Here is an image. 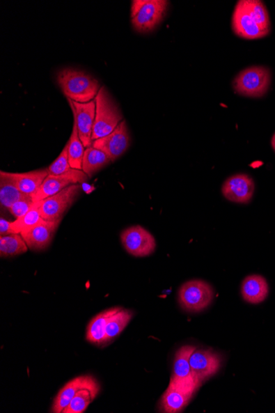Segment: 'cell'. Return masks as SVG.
Masks as SVG:
<instances>
[{
	"label": "cell",
	"instance_id": "cell-16",
	"mask_svg": "<svg viewBox=\"0 0 275 413\" xmlns=\"http://www.w3.org/2000/svg\"><path fill=\"white\" fill-rule=\"evenodd\" d=\"M72 102L76 111L80 140L85 148L92 147L93 125L96 118V101L86 103Z\"/></svg>",
	"mask_w": 275,
	"mask_h": 413
},
{
	"label": "cell",
	"instance_id": "cell-21",
	"mask_svg": "<svg viewBox=\"0 0 275 413\" xmlns=\"http://www.w3.org/2000/svg\"><path fill=\"white\" fill-rule=\"evenodd\" d=\"M28 196H31L24 194L17 187L10 173L0 172V202L3 208L10 209L16 201Z\"/></svg>",
	"mask_w": 275,
	"mask_h": 413
},
{
	"label": "cell",
	"instance_id": "cell-20",
	"mask_svg": "<svg viewBox=\"0 0 275 413\" xmlns=\"http://www.w3.org/2000/svg\"><path fill=\"white\" fill-rule=\"evenodd\" d=\"M11 176L17 184V187L24 193V194L33 196L37 192L42 185L49 175L47 169L35 170L28 173H10Z\"/></svg>",
	"mask_w": 275,
	"mask_h": 413
},
{
	"label": "cell",
	"instance_id": "cell-31",
	"mask_svg": "<svg viewBox=\"0 0 275 413\" xmlns=\"http://www.w3.org/2000/svg\"><path fill=\"white\" fill-rule=\"evenodd\" d=\"M12 222L8 221L3 218L0 219V235L6 236L13 235Z\"/></svg>",
	"mask_w": 275,
	"mask_h": 413
},
{
	"label": "cell",
	"instance_id": "cell-4",
	"mask_svg": "<svg viewBox=\"0 0 275 413\" xmlns=\"http://www.w3.org/2000/svg\"><path fill=\"white\" fill-rule=\"evenodd\" d=\"M270 82L272 75L267 68L252 66L238 74L233 81V88L240 95L260 98L267 93Z\"/></svg>",
	"mask_w": 275,
	"mask_h": 413
},
{
	"label": "cell",
	"instance_id": "cell-24",
	"mask_svg": "<svg viewBox=\"0 0 275 413\" xmlns=\"http://www.w3.org/2000/svg\"><path fill=\"white\" fill-rule=\"evenodd\" d=\"M100 392V385L79 390L62 413H83Z\"/></svg>",
	"mask_w": 275,
	"mask_h": 413
},
{
	"label": "cell",
	"instance_id": "cell-14",
	"mask_svg": "<svg viewBox=\"0 0 275 413\" xmlns=\"http://www.w3.org/2000/svg\"><path fill=\"white\" fill-rule=\"evenodd\" d=\"M60 223L61 221H49L42 219L36 226L22 232L21 235L29 249L35 252H40L47 249L51 244Z\"/></svg>",
	"mask_w": 275,
	"mask_h": 413
},
{
	"label": "cell",
	"instance_id": "cell-6",
	"mask_svg": "<svg viewBox=\"0 0 275 413\" xmlns=\"http://www.w3.org/2000/svg\"><path fill=\"white\" fill-rule=\"evenodd\" d=\"M82 187L74 184L57 193V194L43 200L40 212L45 221H61L64 215L74 203L77 197L80 194Z\"/></svg>",
	"mask_w": 275,
	"mask_h": 413
},
{
	"label": "cell",
	"instance_id": "cell-18",
	"mask_svg": "<svg viewBox=\"0 0 275 413\" xmlns=\"http://www.w3.org/2000/svg\"><path fill=\"white\" fill-rule=\"evenodd\" d=\"M269 284L260 275L248 276L243 280L241 293L247 303L258 304L265 302L269 295Z\"/></svg>",
	"mask_w": 275,
	"mask_h": 413
},
{
	"label": "cell",
	"instance_id": "cell-22",
	"mask_svg": "<svg viewBox=\"0 0 275 413\" xmlns=\"http://www.w3.org/2000/svg\"><path fill=\"white\" fill-rule=\"evenodd\" d=\"M68 102L70 103L72 111L74 114V127L72 132L71 137L68 146H69V160L72 169L82 170L83 159L84 155V146L82 141L80 140L78 123H77L76 111L73 102L70 98H68Z\"/></svg>",
	"mask_w": 275,
	"mask_h": 413
},
{
	"label": "cell",
	"instance_id": "cell-1",
	"mask_svg": "<svg viewBox=\"0 0 275 413\" xmlns=\"http://www.w3.org/2000/svg\"><path fill=\"white\" fill-rule=\"evenodd\" d=\"M57 82L67 98L80 103L95 100L102 88L98 81L91 75L72 68L58 72Z\"/></svg>",
	"mask_w": 275,
	"mask_h": 413
},
{
	"label": "cell",
	"instance_id": "cell-9",
	"mask_svg": "<svg viewBox=\"0 0 275 413\" xmlns=\"http://www.w3.org/2000/svg\"><path fill=\"white\" fill-rule=\"evenodd\" d=\"M130 143L129 133L125 120L121 121L113 132L93 141V147L105 153L111 162L125 154Z\"/></svg>",
	"mask_w": 275,
	"mask_h": 413
},
{
	"label": "cell",
	"instance_id": "cell-30",
	"mask_svg": "<svg viewBox=\"0 0 275 413\" xmlns=\"http://www.w3.org/2000/svg\"><path fill=\"white\" fill-rule=\"evenodd\" d=\"M34 204L35 201H33V197L28 196L16 201L8 210H10V212L13 217L17 219L24 217V215L28 213L29 210L33 208Z\"/></svg>",
	"mask_w": 275,
	"mask_h": 413
},
{
	"label": "cell",
	"instance_id": "cell-2",
	"mask_svg": "<svg viewBox=\"0 0 275 413\" xmlns=\"http://www.w3.org/2000/svg\"><path fill=\"white\" fill-rule=\"evenodd\" d=\"M168 4L166 0H134L130 17L135 31L147 33L155 30L164 19Z\"/></svg>",
	"mask_w": 275,
	"mask_h": 413
},
{
	"label": "cell",
	"instance_id": "cell-12",
	"mask_svg": "<svg viewBox=\"0 0 275 413\" xmlns=\"http://www.w3.org/2000/svg\"><path fill=\"white\" fill-rule=\"evenodd\" d=\"M253 179L244 173L233 175L224 182L222 193L225 198L238 204L249 203L255 192Z\"/></svg>",
	"mask_w": 275,
	"mask_h": 413
},
{
	"label": "cell",
	"instance_id": "cell-13",
	"mask_svg": "<svg viewBox=\"0 0 275 413\" xmlns=\"http://www.w3.org/2000/svg\"><path fill=\"white\" fill-rule=\"evenodd\" d=\"M196 349L193 345H184L175 353L173 374L171 377L170 383L196 390L200 388L201 385L194 378L190 365V358Z\"/></svg>",
	"mask_w": 275,
	"mask_h": 413
},
{
	"label": "cell",
	"instance_id": "cell-26",
	"mask_svg": "<svg viewBox=\"0 0 275 413\" xmlns=\"http://www.w3.org/2000/svg\"><path fill=\"white\" fill-rule=\"evenodd\" d=\"M29 246L26 245L24 237L20 233L1 236L0 237V256L1 258H11L28 252Z\"/></svg>",
	"mask_w": 275,
	"mask_h": 413
},
{
	"label": "cell",
	"instance_id": "cell-3",
	"mask_svg": "<svg viewBox=\"0 0 275 413\" xmlns=\"http://www.w3.org/2000/svg\"><path fill=\"white\" fill-rule=\"evenodd\" d=\"M95 101L96 118L93 125V142L111 134L123 120L118 107L104 87L99 91Z\"/></svg>",
	"mask_w": 275,
	"mask_h": 413
},
{
	"label": "cell",
	"instance_id": "cell-28",
	"mask_svg": "<svg viewBox=\"0 0 275 413\" xmlns=\"http://www.w3.org/2000/svg\"><path fill=\"white\" fill-rule=\"evenodd\" d=\"M247 10L254 16L260 28L270 31V20L267 8L258 0H244Z\"/></svg>",
	"mask_w": 275,
	"mask_h": 413
},
{
	"label": "cell",
	"instance_id": "cell-25",
	"mask_svg": "<svg viewBox=\"0 0 275 413\" xmlns=\"http://www.w3.org/2000/svg\"><path fill=\"white\" fill-rule=\"evenodd\" d=\"M110 162V159L108 158L105 153L93 146L89 147L84 151L82 170L88 177H92L94 173L105 167Z\"/></svg>",
	"mask_w": 275,
	"mask_h": 413
},
{
	"label": "cell",
	"instance_id": "cell-29",
	"mask_svg": "<svg viewBox=\"0 0 275 413\" xmlns=\"http://www.w3.org/2000/svg\"><path fill=\"white\" fill-rule=\"evenodd\" d=\"M48 173L52 175H61L70 171L72 169L69 160V146H66L63 149L61 155L53 163L48 167Z\"/></svg>",
	"mask_w": 275,
	"mask_h": 413
},
{
	"label": "cell",
	"instance_id": "cell-5",
	"mask_svg": "<svg viewBox=\"0 0 275 413\" xmlns=\"http://www.w3.org/2000/svg\"><path fill=\"white\" fill-rule=\"evenodd\" d=\"M214 293L205 281L191 280L180 286L178 299L180 306L188 312H201L213 302Z\"/></svg>",
	"mask_w": 275,
	"mask_h": 413
},
{
	"label": "cell",
	"instance_id": "cell-7",
	"mask_svg": "<svg viewBox=\"0 0 275 413\" xmlns=\"http://www.w3.org/2000/svg\"><path fill=\"white\" fill-rule=\"evenodd\" d=\"M120 240L126 252L137 258L148 257L155 253L157 247L155 237L141 226L125 228Z\"/></svg>",
	"mask_w": 275,
	"mask_h": 413
},
{
	"label": "cell",
	"instance_id": "cell-27",
	"mask_svg": "<svg viewBox=\"0 0 275 413\" xmlns=\"http://www.w3.org/2000/svg\"><path fill=\"white\" fill-rule=\"evenodd\" d=\"M42 201L43 200L36 201L33 208L28 213L12 222V228L15 233H20L21 235L22 232L29 230V228L40 221L42 218L40 208L42 206Z\"/></svg>",
	"mask_w": 275,
	"mask_h": 413
},
{
	"label": "cell",
	"instance_id": "cell-11",
	"mask_svg": "<svg viewBox=\"0 0 275 413\" xmlns=\"http://www.w3.org/2000/svg\"><path fill=\"white\" fill-rule=\"evenodd\" d=\"M192 374L200 385L217 374L221 366L219 354L210 350L196 349L190 358Z\"/></svg>",
	"mask_w": 275,
	"mask_h": 413
},
{
	"label": "cell",
	"instance_id": "cell-23",
	"mask_svg": "<svg viewBox=\"0 0 275 413\" xmlns=\"http://www.w3.org/2000/svg\"><path fill=\"white\" fill-rule=\"evenodd\" d=\"M133 312L120 308L112 315L107 322V342L110 343L118 336L132 321Z\"/></svg>",
	"mask_w": 275,
	"mask_h": 413
},
{
	"label": "cell",
	"instance_id": "cell-15",
	"mask_svg": "<svg viewBox=\"0 0 275 413\" xmlns=\"http://www.w3.org/2000/svg\"><path fill=\"white\" fill-rule=\"evenodd\" d=\"M196 391V389L169 383L168 389L161 398V411L166 413L182 412Z\"/></svg>",
	"mask_w": 275,
	"mask_h": 413
},
{
	"label": "cell",
	"instance_id": "cell-17",
	"mask_svg": "<svg viewBox=\"0 0 275 413\" xmlns=\"http://www.w3.org/2000/svg\"><path fill=\"white\" fill-rule=\"evenodd\" d=\"M95 378L90 375H82L69 381L60 391L54 400L52 412L62 413L69 405L79 390L84 388L94 387L98 385Z\"/></svg>",
	"mask_w": 275,
	"mask_h": 413
},
{
	"label": "cell",
	"instance_id": "cell-10",
	"mask_svg": "<svg viewBox=\"0 0 275 413\" xmlns=\"http://www.w3.org/2000/svg\"><path fill=\"white\" fill-rule=\"evenodd\" d=\"M233 29L238 37L248 40L262 38L269 33L260 28L254 16L247 10L244 0L238 1L234 10Z\"/></svg>",
	"mask_w": 275,
	"mask_h": 413
},
{
	"label": "cell",
	"instance_id": "cell-32",
	"mask_svg": "<svg viewBox=\"0 0 275 413\" xmlns=\"http://www.w3.org/2000/svg\"><path fill=\"white\" fill-rule=\"evenodd\" d=\"M272 145L274 150L275 151V133L274 134V136L272 137Z\"/></svg>",
	"mask_w": 275,
	"mask_h": 413
},
{
	"label": "cell",
	"instance_id": "cell-8",
	"mask_svg": "<svg viewBox=\"0 0 275 413\" xmlns=\"http://www.w3.org/2000/svg\"><path fill=\"white\" fill-rule=\"evenodd\" d=\"M88 176L83 170L72 169L70 171L61 175L49 174L45 179L42 185L33 196V201H39L57 194L65 189L66 187L74 184L84 183L87 181Z\"/></svg>",
	"mask_w": 275,
	"mask_h": 413
},
{
	"label": "cell",
	"instance_id": "cell-19",
	"mask_svg": "<svg viewBox=\"0 0 275 413\" xmlns=\"http://www.w3.org/2000/svg\"><path fill=\"white\" fill-rule=\"evenodd\" d=\"M119 309L120 307L108 309L97 314L89 322L86 338L90 343L97 345L107 344L106 334L107 322Z\"/></svg>",
	"mask_w": 275,
	"mask_h": 413
}]
</instances>
